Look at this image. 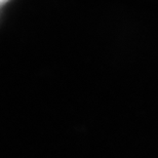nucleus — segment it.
I'll return each instance as SVG.
<instances>
[{"label": "nucleus", "mask_w": 158, "mask_h": 158, "mask_svg": "<svg viewBox=\"0 0 158 158\" xmlns=\"http://www.w3.org/2000/svg\"><path fill=\"white\" fill-rule=\"evenodd\" d=\"M7 1H8V0H0V6L3 5V4H4V3H6Z\"/></svg>", "instance_id": "f257e3e1"}]
</instances>
